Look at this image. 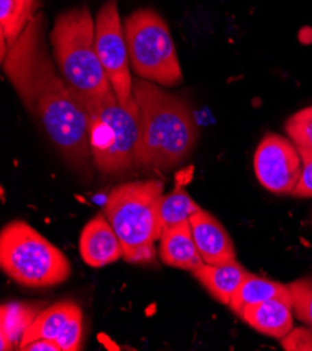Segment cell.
<instances>
[{"mask_svg":"<svg viewBox=\"0 0 312 351\" xmlns=\"http://www.w3.org/2000/svg\"><path fill=\"white\" fill-rule=\"evenodd\" d=\"M44 14L37 13L2 60L5 75L31 117L44 128L63 160L83 169L91 158L83 105L56 73L44 41Z\"/></svg>","mask_w":312,"mask_h":351,"instance_id":"1","label":"cell"},{"mask_svg":"<svg viewBox=\"0 0 312 351\" xmlns=\"http://www.w3.org/2000/svg\"><path fill=\"white\" fill-rule=\"evenodd\" d=\"M133 98L139 107L137 167L168 171L185 161L197 138L187 102L141 77L133 79Z\"/></svg>","mask_w":312,"mask_h":351,"instance_id":"2","label":"cell"},{"mask_svg":"<svg viewBox=\"0 0 312 351\" xmlns=\"http://www.w3.org/2000/svg\"><path fill=\"white\" fill-rule=\"evenodd\" d=\"M164 196L163 182L154 180L121 184L110 192L104 213L122 243L126 262H154V243L163 234L160 207Z\"/></svg>","mask_w":312,"mask_h":351,"instance_id":"3","label":"cell"},{"mask_svg":"<svg viewBox=\"0 0 312 351\" xmlns=\"http://www.w3.org/2000/svg\"><path fill=\"white\" fill-rule=\"evenodd\" d=\"M49 41L60 76L73 95L98 97L112 88L95 49V20L87 6L62 12Z\"/></svg>","mask_w":312,"mask_h":351,"instance_id":"4","label":"cell"},{"mask_svg":"<svg viewBox=\"0 0 312 351\" xmlns=\"http://www.w3.org/2000/svg\"><path fill=\"white\" fill-rule=\"evenodd\" d=\"M75 97L87 114L91 158L97 169L114 175L137 167V105L125 108L112 88L98 97Z\"/></svg>","mask_w":312,"mask_h":351,"instance_id":"5","label":"cell"},{"mask_svg":"<svg viewBox=\"0 0 312 351\" xmlns=\"http://www.w3.org/2000/svg\"><path fill=\"white\" fill-rule=\"evenodd\" d=\"M0 267L20 286L45 289L72 274L67 256L28 223L16 220L0 232Z\"/></svg>","mask_w":312,"mask_h":351,"instance_id":"6","label":"cell"},{"mask_svg":"<svg viewBox=\"0 0 312 351\" xmlns=\"http://www.w3.org/2000/svg\"><path fill=\"white\" fill-rule=\"evenodd\" d=\"M133 72L164 87H177L184 75L165 20L152 9H139L123 21Z\"/></svg>","mask_w":312,"mask_h":351,"instance_id":"7","label":"cell"},{"mask_svg":"<svg viewBox=\"0 0 312 351\" xmlns=\"http://www.w3.org/2000/svg\"><path fill=\"white\" fill-rule=\"evenodd\" d=\"M95 49L121 105L125 108L136 107L125 29L115 0H110L97 13Z\"/></svg>","mask_w":312,"mask_h":351,"instance_id":"8","label":"cell"},{"mask_svg":"<svg viewBox=\"0 0 312 351\" xmlns=\"http://www.w3.org/2000/svg\"><path fill=\"white\" fill-rule=\"evenodd\" d=\"M254 169L259 184L276 195H293L302 173V158L290 138L269 133L256 147Z\"/></svg>","mask_w":312,"mask_h":351,"instance_id":"9","label":"cell"},{"mask_svg":"<svg viewBox=\"0 0 312 351\" xmlns=\"http://www.w3.org/2000/svg\"><path fill=\"white\" fill-rule=\"evenodd\" d=\"M79 248L83 262L95 269L123 258L122 243L104 212L84 226Z\"/></svg>","mask_w":312,"mask_h":351,"instance_id":"10","label":"cell"},{"mask_svg":"<svg viewBox=\"0 0 312 351\" xmlns=\"http://www.w3.org/2000/svg\"><path fill=\"white\" fill-rule=\"evenodd\" d=\"M189 223L204 263L226 265L237 261L231 237L213 215L200 207L199 212L189 219Z\"/></svg>","mask_w":312,"mask_h":351,"instance_id":"11","label":"cell"},{"mask_svg":"<svg viewBox=\"0 0 312 351\" xmlns=\"http://www.w3.org/2000/svg\"><path fill=\"white\" fill-rule=\"evenodd\" d=\"M293 302L291 298H273L255 305H248L239 318L262 335L282 340L293 328Z\"/></svg>","mask_w":312,"mask_h":351,"instance_id":"12","label":"cell"},{"mask_svg":"<svg viewBox=\"0 0 312 351\" xmlns=\"http://www.w3.org/2000/svg\"><path fill=\"white\" fill-rule=\"evenodd\" d=\"M158 254L161 262L169 267L193 271L204 265L189 221L163 230Z\"/></svg>","mask_w":312,"mask_h":351,"instance_id":"13","label":"cell"},{"mask_svg":"<svg viewBox=\"0 0 312 351\" xmlns=\"http://www.w3.org/2000/svg\"><path fill=\"white\" fill-rule=\"evenodd\" d=\"M192 274L219 302L228 305L232 294L244 282L250 271L237 261H232L226 265L204 263L199 269L193 270Z\"/></svg>","mask_w":312,"mask_h":351,"instance_id":"14","label":"cell"},{"mask_svg":"<svg viewBox=\"0 0 312 351\" xmlns=\"http://www.w3.org/2000/svg\"><path fill=\"white\" fill-rule=\"evenodd\" d=\"M273 298H291L289 286L250 273L232 294L228 306L239 317L248 305H255Z\"/></svg>","mask_w":312,"mask_h":351,"instance_id":"15","label":"cell"},{"mask_svg":"<svg viewBox=\"0 0 312 351\" xmlns=\"http://www.w3.org/2000/svg\"><path fill=\"white\" fill-rule=\"evenodd\" d=\"M36 0H0V44L2 60L32 20Z\"/></svg>","mask_w":312,"mask_h":351,"instance_id":"16","label":"cell"},{"mask_svg":"<svg viewBox=\"0 0 312 351\" xmlns=\"http://www.w3.org/2000/svg\"><path fill=\"white\" fill-rule=\"evenodd\" d=\"M2 328H0V335H2V343H0V350H13L14 347H20L21 339L29 325L38 317L41 312L38 305L27 304V302H9L3 304L2 309Z\"/></svg>","mask_w":312,"mask_h":351,"instance_id":"17","label":"cell"},{"mask_svg":"<svg viewBox=\"0 0 312 351\" xmlns=\"http://www.w3.org/2000/svg\"><path fill=\"white\" fill-rule=\"evenodd\" d=\"M76 306H77L76 302L60 301V302H56V304L48 306L47 309L41 311L38 313V317L34 319V322L25 330V333L21 339L20 347H23L31 341L40 340V339L55 340L59 336V333L62 332L67 319L71 318V315L73 313Z\"/></svg>","mask_w":312,"mask_h":351,"instance_id":"18","label":"cell"},{"mask_svg":"<svg viewBox=\"0 0 312 351\" xmlns=\"http://www.w3.org/2000/svg\"><path fill=\"white\" fill-rule=\"evenodd\" d=\"M199 210V204L188 195V192L182 186H177L165 195L161 202L160 216L163 230L189 221V219Z\"/></svg>","mask_w":312,"mask_h":351,"instance_id":"19","label":"cell"},{"mask_svg":"<svg viewBox=\"0 0 312 351\" xmlns=\"http://www.w3.org/2000/svg\"><path fill=\"white\" fill-rule=\"evenodd\" d=\"M296 317L312 329V277L296 280L289 285Z\"/></svg>","mask_w":312,"mask_h":351,"instance_id":"20","label":"cell"},{"mask_svg":"<svg viewBox=\"0 0 312 351\" xmlns=\"http://www.w3.org/2000/svg\"><path fill=\"white\" fill-rule=\"evenodd\" d=\"M286 133L297 147L312 150V107H307L286 122Z\"/></svg>","mask_w":312,"mask_h":351,"instance_id":"21","label":"cell"},{"mask_svg":"<svg viewBox=\"0 0 312 351\" xmlns=\"http://www.w3.org/2000/svg\"><path fill=\"white\" fill-rule=\"evenodd\" d=\"M60 346L62 351H77L82 350L83 340V312L77 305L71 318L67 319L59 336L55 339Z\"/></svg>","mask_w":312,"mask_h":351,"instance_id":"22","label":"cell"},{"mask_svg":"<svg viewBox=\"0 0 312 351\" xmlns=\"http://www.w3.org/2000/svg\"><path fill=\"white\" fill-rule=\"evenodd\" d=\"M302 158L301 180L293 192L296 197H312V150L297 147Z\"/></svg>","mask_w":312,"mask_h":351,"instance_id":"23","label":"cell"},{"mask_svg":"<svg viewBox=\"0 0 312 351\" xmlns=\"http://www.w3.org/2000/svg\"><path fill=\"white\" fill-rule=\"evenodd\" d=\"M282 346L287 351H312V329L293 328V330L282 339Z\"/></svg>","mask_w":312,"mask_h":351,"instance_id":"24","label":"cell"},{"mask_svg":"<svg viewBox=\"0 0 312 351\" xmlns=\"http://www.w3.org/2000/svg\"><path fill=\"white\" fill-rule=\"evenodd\" d=\"M20 350L21 351H62L58 341L52 339H40L36 341H31L20 347Z\"/></svg>","mask_w":312,"mask_h":351,"instance_id":"25","label":"cell"}]
</instances>
